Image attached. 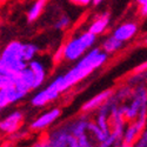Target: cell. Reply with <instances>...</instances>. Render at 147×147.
I'll list each match as a JSON object with an SVG mask.
<instances>
[{
	"instance_id": "7c38bea8",
	"label": "cell",
	"mask_w": 147,
	"mask_h": 147,
	"mask_svg": "<svg viewBox=\"0 0 147 147\" xmlns=\"http://www.w3.org/2000/svg\"><path fill=\"white\" fill-rule=\"evenodd\" d=\"M108 25H109V16L107 13H105V14L99 16L96 19H94L93 22L90 25V27H88L87 31H90L92 34H94L95 36H98V35L102 34L107 30Z\"/></svg>"
},
{
	"instance_id": "ac0fdd59",
	"label": "cell",
	"mask_w": 147,
	"mask_h": 147,
	"mask_svg": "<svg viewBox=\"0 0 147 147\" xmlns=\"http://www.w3.org/2000/svg\"><path fill=\"white\" fill-rule=\"evenodd\" d=\"M52 60H53V63L54 64H59L61 63V61L64 60V51H63V45H60L55 52L53 53V57H52Z\"/></svg>"
},
{
	"instance_id": "277c9868",
	"label": "cell",
	"mask_w": 147,
	"mask_h": 147,
	"mask_svg": "<svg viewBox=\"0 0 147 147\" xmlns=\"http://www.w3.org/2000/svg\"><path fill=\"white\" fill-rule=\"evenodd\" d=\"M60 94L61 93L58 90L55 82L51 81L45 88L39 90L36 93H34V95L31 98V105L33 107H36V108L45 107L46 105L57 100Z\"/></svg>"
},
{
	"instance_id": "ba28073f",
	"label": "cell",
	"mask_w": 147,
	"mask_h": 147,
	"mask_svg": "<svg viewBox=\"0 0 147 147\" xmlns=\"http://www.w3.org/2000/svg\"><path fill=\"white\" fill-rule=\"evenodd\" d=\"M14 86L25 94H28L31 91H34V74L28 66L21 69L16 76Z\"/></svg>"
},
{
	"instance_id": "e0dca14e",
	"label": "cell",
	"mask_w": 147,
	"mask_h": 147,
	"mask_svg": "<svg viewBox=\"0 0 147 147\" xmlns=\"http://www.w3.org/2000/svg\"><path fill=\"white\" fill-rule=\"evenodd\" d=\"M71 26V19L67 16H61L54 22V28L57 31H66Z\"/></svg>"
},
{
	"instance_id": "ffe728a7",
	"label": "cell",
	"mask_w": 147,
	"mask_h": 147,
	"mask_svg": "<svg viewBox=\"0 0 147 147\" xmlns=\"http://www.w3.org/2000/svg\"><path fill=\"white\" fill-rule=\"evenodd\" d=\"M140 14L142 17H147V3L142 6H140Z\"/></svg>"
},
{
	"instance_id": "44dd1931",
	"label": "cell",
	"mask_w": 147,
	"mask_h": 147,
	"mask_svg": "<svg viewBox=\"0 0 147 147\" xmlns=\"http://www.w3.org/2000/svg\"><path fill=\"white\" fill-rule=\"evenodd\" d=\"M145 69H147V63H144L141 66H139V67H137L136 68V72H142V71H145Z\"/></svg>"
},
{
	"instance_id": "603a6c76",
	"label": "cell",
	"mask_w": 147,
	"mask_h": 147,
	"mask_svg": "<svg viewBox=\"0 0 147 147\" xmlns=\"http://www.w3.org/2000/svg\"><path fill=\"white\" fill-rule=\"evenodd\" d=\"M102 1H104V0H93V1H92V4L96 6V5H99V4H101Z\"/></svg>"
},
{
	"instance_id": "5b68a950",
	"label": "cell",
	"mask_w": 147,
	"mask_h": 147,
	"mask_svg": "<svg viewBox=\"0 0 147 147\" xmlns=\"http://www.w3.org/2000/svg\"><path fill=\"white\" fill-rule=\"evenodd\" d=\"M61 115V109L59 107H53L48 111L41 113L39 117H36L31 124H30V129L33 132H40L50 127L52 124L60 118Z\"/></svg>"
},
{
	"instance_id": "30bf717a",
	"label": "cell",
	"mask_w": 147,
	"mask_h": 147,
	"mask_svg": "<svg viewBox=\"0 0 147 147\" xmlns=\"http://www.w3.org/2000/svg\"><path fill=\"white\" fill-rule=\"evenodd\" d=\"M138 32V25L133 21H128V22H124L119 25L114 31H113V36L115 39H118L120 42H126L128 40H131L134 35Z\"/></svg>"
},
{
	"instance_id": "9a60e30c",
	"label": "cell",
	"mask_w": 147,
	"mask_h": 147,
	"mask_svg": "<svg viewBox=\"0 0 147 147\" xmlns=\"http://www.w3.org/2000/svg\"><path fill=\"white\" fill-rule=\"evenodd\" d=\"M39 53V47L38 45H35L33 42H26L22 44V59L28 63V61L33 60L36 58Z\"/></svg>"
},
{
	"instance_id": "cb8c5ba5",
	"label": "cell",
	"mask_w": 147,
	"mask_h": 147,
	"mask_svg": "<svg viewBox=\"0 0 147 147\" xmlns=\"http://www.w3.org/2000/svg\"><path fill=\"white\" fill-rule=\"evenodd\" d=\"M137 3H138V5L142 6V5H145L147 3V0H137Z\"/></svg>"
},
{
	"instance_id": "d6986e66",
	"label": "cell",
	"mask_w": 147,
	"mask_h": 147,
	"mask_svg": "<svg viewBox=\"0 0 147 147\" xmlns=\"http://www.w3.org/2000/svg\"><path fill=\"white\" fill-rule=\"evenodd\" d=\"M71 1L78 6H87V5L92 4L93 0H71Z\"/></svg>"
},
{
	"instance_id": "7402d4cb",
	"label": "cell",
	"mask_w": 147,
	"mask_h": 147,
	"mask_svg": "<svg viewBox=\"0 0 147 147\" xmlns=\"http://www.w3.org/2000/svg\"><path fill=\"white\" fill-rule=\"evenodd\" d=\"M146 142H147V132L144 134V137L141 138V141H140V147H141V146H144V145H146Z\"/></svg>"
},
{
	"instance_id": "2e32d148",
	"label": "cell",
	"mask_w": 147,
	"mask_h": 147,
	"mask_svg": "<svg viewBox=\"0 0 147 147\" xmlns=\"http://www.w3.org/2000/svg\"><path fill=\"white\" fill-rule=\"evenodd\" d=\"M87 129L92 133V136H94V137L96 138V140L99 141V142L104 141V140L109 136V134L105 133L96 124H92V122H87Z\"/></svg>"
},
{
	"instance_id": "4fadbf2b",
	"label": "cell",
	"mask_w": 147,
	"mask_h": 147,
	"mask_svg": "<svg viewBox=\"0 0 147 147\" xmlns=\"http://www.w3.org/2000/svg\"><path fill=\"white\" fill-rule=\"evenodd\" d=\"M47 0H34V3L31 5V7L28 8L27 13H26V18L28 22H34L35 20H38L39 17L42 14V12L46 7Z\"/></svg>"
},
{
	"instance_id": "d4e9b609",
	"label": "cell",
	"mask_w": 147,
	"mask_h": 147,
	"mask_svg": "<svg viewBox=\"0 0 147 147\" xmlns=\"http://www.w3.org/2000/svg\"><path fill=\"white\" fill-rule=\"evenodd\" d=\"M146 124H147V121H146Z\"/></svg>"
},
{
	"instance_id": "52a82bcc",
	"label": "cell",
	"mask_w": 147,
	"mask_h": 147,
	"mask_svg": "<svg viewBox=\"0 0 147 147\" xmlns=\"http://www.w3.org/2000/svg\"><path fill=\"white\" fill-rule=\"evenodd\" d=\"M27 94L19 91L14 85L0 88V109H5L6 107H8L11 105L19 102Z\"/></svg>"
},
{
	"instance_id": "8fae6325",
	"label": "cell",
	"mask_w": 147,
	"mask_h": 147,
	"mask_svg": "<svg viewBox=\"0 0 147 147\" xmlns=\"http://www.w3.org/2000/svg\"><path fill=\"white\" fill-rule=\"evenodd\" d=\"M111 95H112L111 90H105L100 93H98L96 95L91 98L88 101H86L82 105L81 111L82 112H91V111H94V109L101 107L106 101H108L111 99Z\"/></svg>"
},
{
	"instance_id": "6da1fadb",
	"label": "cell",
	"mask_w": 147,
	"mask_h": 147,
	"mask_svg": "<svg viewBox=\"0 0 147 147\" xmlns=\"http://www.w3.org/2000/svg\"><path fill=\"white\" fill-rule=\"evenodd\" d=\"M107 58L108 54L102 52L101 48L92 47L86 52V54L76 61V65L69 71H67L65 74L58 76L53 81L55 82L60 93H64L85 78H87L95 69L100 68L107 61Z\"/></svg>"
},
{
	"instance_id": "5bb4252c",
	"label": "cell",
	"mask_w": 147,
	"mask_h": 147,
	"mask_svg": "<svg viewBox=\"0 0 147 147\" xmlns=\"http://www.w3.org/2000/svg\"><path fill=\"white\" fill-rule=\"evenodd\" d=\"M121 47H122V42H120L113 35H111V36H107V38L102 41L101 51L105 52L106 54H112V53L118 52Z\"/></svg>"
},
{
	"instance_id": "7a4b0ae2",
	"label": "cell",
	"mask_w": 147,
	"mask_h": 147,
	"mask_svg": "<svg viewBox=\"0 0 147 147\" xmlns=\"http://www.w3.org/2000/svg\"><path fill=\"white\" fill-rule=\"evenodd\" d=\"M26 66L27 63L22 59L21 41L12 40L0 51V74L16 77Z\"/></svg>"
},
{
	"instance_id": "3957f363",
	"label": "cell",
	"mask_w": 147,
	"mask_h": 147,
	"mask_svg": "<svg viewBox=\"0 0 147 147\" xmlns=\"http://www.w3.org/2000/svg\"><path fill=\"white\" fill-rule=\"evenodd\" d=\"M96 36L92 34L90 31L82 32L77 36L71 38L67 42L63 44L64 51V60L69 63H76L82 55L86 54L87 51L94 46Z\"/></svg>"
},
{
	"instance_id": "8992f818",
	"label": "cell",
	"mask_w": 147,
	"mask_h": 147,
	"mask_svg": "<svg viewBox=\"0 0 147 147\" xmlns=\"http://www.w3.org/2000/svg\"><path fill=\"white\" fill-rule=\"evenodd\" d=\"M24 118H25V115L20 109H16V111L11 112L5 118L0 119V133L5 134V136H11V134L16 133L20 129Z\"/></svg>"
},
{
	"instance_id": "9c48e42d",
	"label": "cell",
	"mask_w": 147,
	"mask_h": 147,
	"mask_svg": "<svg viewBox=\"0 0 147 147\" xmlns=\"http://www.w3.org/2000/svg\"><path fill=\"white\" fill-rule=\"evenodd\" d=\"M27 66L31 68V71L34 74V90L40 88L47 78V69H46L45 64L40 59L35 58V59L28 61Z\"/></svg>"
}]
</instances>
